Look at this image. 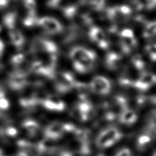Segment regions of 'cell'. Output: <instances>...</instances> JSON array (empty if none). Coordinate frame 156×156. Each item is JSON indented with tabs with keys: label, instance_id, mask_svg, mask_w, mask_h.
<instances>
[{
	"label": "cell",
	"instance_id": "cell-1",
	"mask_svg": "<svg viewBox=\"0 0 156 156\" xmlns=\"http://www.w3.org/2000/svg\"><path fill=\"white\" fill-rule=\"evenodd\" d=\"M69 56L73 61L75 69L81 73L91 70L96 60V54L83 47L74 48L70 51Z\"/></svg>",
	"mask_w": 156,
	"mask_h": 156
},
{
	"label": "cell",
	"instance_id": "cell-2",
	"mask_svg": "<svg viewBox=\"0 0 156 156\" xmlns=\"http://www.w3.org/2000/svg\"><path fill=\"white\" fill-rule=\"evenodd\" d=\"M123 134L116 127H108L102 130L96 137V144L101 149L111 147L122 139Z\"/></svg>",
	"mask_w": 156,
	"mask_h": 156
},
{
	"label": "cell",
	"instance_id": "cell-3",
	"mask_svg": "<svg viewBox=\"0 0 156 156\" xmlns=\"http://www.w3.org/2000/svg\"><path fill=\"white\" fill-rule=\"evenodd\" d=\"M28 71L23 68H17L9 74L8 79V86L14 91H20L26 88L28 85V80L27 76Z\"/></svg>",
	"mask_w": 156,
	"mask_h": 156
},
{
	"label": "cell",
	"instance_id": "cell-4",
	"mask_svg": "<svg viewBox=\"0 0 156 156\" xmlns=\"http://www.w3.org/2000/svg\"><path fill=\"white\" fill-rule=\"evenodd\" d=\"M37 26L44 29L45 33L49 34H56L63 31V26L56 20L50 17H43L39 18Z\"/></svg>",
	"mask_w": 156,
	"mask_h": 156
},
{
	"label": "cell",
	"instance_id": "cell-5",
	"mask_svg": "<svg viewBox=\"0 0 156 156\" xmlns=\"http://www.w3.org/2000/svg\"><path fill=\"white\" fill-rule=\"evenodd\" d=\"M111 83L107 78L97 76L91 80L90 83V89L96 94L101 95H107L111 91Z\"/></svg>",
	"mask_w": 156,
	"mask_h": 156
},
{
	"label": "cell",
	"instance_id": "cell-6",
	"mask_svg": "<svg viewBox=\"0 0 156 156\" xmlns=\"http://www.w3.org/2000/svg\"><path fill=\"white\" fill-rule=\"evenodd\" d=\"M66 133L65 124L60 122H54L47 126L44 131L45 138L56 140Z\"/></svg>",
	"mask_w": 156,
	"mask_h": 156
},
{
	"label": "cell",
	"instance_id": "cell-7",
	"mask_svg": "<svg viewBox=\"0 0 156 156\" xmlns=\"http://www.w3.org/2000/svg\"><path fill=\"white\" fill-rule=\"evenodd\" d=\"M108 16L113 21H121L126 20L130 15L131 10L127 6H120L113 8L108 10Z\"/></svg>",
	"mask_w": 156,
	"mask_h": 156
},
{
	"label": "cell",
	"instance_id": "cell-8",
	"mask_svg": "<svg viewBox=\"0 0 156 156\" xmlns=\"http://www.w3.org/2000/svg\"><path fill=\"white\" fill-rule=\"evenodd\" d=\"M118 120L120 123L124 125H131L138 120V115L133 110L129 109V107H127L120 112L118 115Z\"/></svg>",
	"mask_w": 156,
	"mask_h": 156
},
{
	"label": "cell",
	"instance_id": "cell-9",
	"mask_svg": "<svg viewBox=\"0 0 156 156\" xmlns=\"http://www.w3.org/2000/svg\"><path fill=\"white\" fill-rule=\"evenodd\" d=\"M90 37L93 41L97 43L101 48H105L107 47V43L105 34L101 28L98 27H93L92 28H91L90 31Z\"/></svg>",
	"mask_w": 156,
	"mask_h": 156
},
{
	"label": "cell",
	"instance_id": "cell-10",
	"mask_svg": "<svg viewBox=\"0 0 156 156\" xmlns=\"http://www.w3.org/2000/svg\"><path fill=\"white\" fill-rule=\"evenodd\" d=\"M156 82V76L151 74H144L135 83V87L141 90H146Z\"/></svg>",
	"mask_w": 156,
	"mask_h": 156
},
{
	"label": "cell",
	"instance_id": "cell-11",
	"mask_svg": "<svg viewBox=\"0 0 156 156\" xmlns=\"http://www.w3.org/2000/svg\"><path fill=\"white\" fill-rule=\"evenodd\" d=\"M121 38L122 39L123 48H125L126 52H128L131 48L136 45L135 37L131 30L126 29L121 33Z\"/></svg>",
	"mask_w": 156,
	"mask_h": 156
},
{
	"label": "cell",
	"instance_id": "cell-12",
	"mask_svg": "<svg viewBox=\"0 0 156 156\" xmlns=\"http://www.w3.org/2000/svg\"><path fill=\"white\" fill-rule=\"evenodd\" d=\"M9 37L11 43L15 45V48L19 50L23 48L25 44V38L18 29L15 28L9 30Z\"/></svg>",
	"mask_w": 156,
	"mask_h": 156
},
{
	"label": "cell",
	"instance_id": "cell-13",
	"mask_svg": "<svg viewBox=\"0 0 156 156\" xmlns=\"http://www.w3.org/2000/svg\"><path fill=\"white\" fill-rule=\"evenodd\" d=\"M22 127L25 129L28 135L31 137L36 136L41 130V126L35 120H26L22 123Z\"/></svg>",
	"mask_w": 156,
	"mask_h": 156
},
{
	"label": "cell",
	"instance_id": "cell-14",
	"mask_svg": "<svg viewBox=\"0 0 156 156\" xmlns=\"http://www.w3.org/2000/svg\"><path fill=\"white\" fill-rule=\"evenodd\" d=\"M16 22H17V15L15 12L7 13L3 17L4 25L9 29V30L16 28Z\"/></svg>",
	"mask_w": 156,
	"mask_h": 156
},
{
	"label": "cell",
	"instance_id": "cell-15",
	"mask_svg": "<svg viewBox=\"0 0 156 156\" xmlns=\"http://www.w3.org/2000/svg\"><path fill=\"white\" fill-rule=\"evenodd\" d=\"M153 138L147 133L142 134L137 140V148L140 151H144L151 144Z\"/></svg>",
	"mask_w": 156,
	"mask_h": 156
},
{
	"label": "cell",
	"instance_id": "cell-16",
	"mask_svg": "<svg viewBox=\"0 0 156 156\" xmlns=\"http://www.w3.org/2000/svg\"><path fill=\"white\" fill-rule=\"evenodd\" d=\"M38 20L39 17L37 16L36 12H28V15L23 20V24L28 28H31L37 26Z\"/></svg>",
	"mask_w": 156,
	"mask_h": 156
},
{
	"label": "cell",
	"instance_id": "cell-17",
	"mask_svg": "<svg viewBox=\"0 0 156 156\" xmlns=\"http://www.w3.org/2000/svg\"><path fill=\"white\" fill-rule=\"evenodd\" d=\"M83 2L91 9L97 10L102 9L105 5V0H83Z\"/></svg>",
	"mask_w": 156,
	"mask_h": 156
},
{
	"label": "cell",
	"instance_id": "cell-18",
	"mask_svg": "<svg viewBox=\"0 0 156 156\" xmlns=\"http://www.w3.org/2000/svg\"><path fill=\"white\" fill-rule=\"evenodd\" d=\"M156 36V21L149 23L144 30V37L147 38Z\"/></svg>",
	"mask_w": 156,
	"mask_h": 156
},
{
	"label": "cell",
	"instance_id": "cell-19",
	"mask_svg": "<svg viewBox=\"0 0 156 156\" xmlns=\"http://www.w3.org/2000/svg\"><path fill=\"white\" fill-rule=\"evenodd\" d=\"M24 60H25V55L23 54L19 53L17 54L12 56L11 58V60H10V63L11 65L15 67L16 68H19L21 64L23 63Z\"/></svg>",
	"mask_w": 156,
	"mask_h": 156
},
{
	"label": "cell",
	"instance_id": "cell-20",
	"mask_svg": "<svg viewBox=\"0 0 156 156\" xmlns=\"http://www.w3.org/2000/svg\"><path fill=\"white\" fill-rule=\"evenodd\" d=\"M23 5L28 12H36L37 2L35 0H23Z\"/></svg>",
	"mask_w": 156,
	"mask_h": 156
},
{
	"label": "cell",
	"instance_id": "cell-21",
	"mask_svg": "<svg viewBox=\"0 0 156 156\" xmlns=\"http://www.w3.org/2000/svg\"><path fill=\"white\" fill-rule=\"evenodd\" d=\"M10 107V103L6 95L0 96V111H6Z\"/></svg>",
	"mask_w": 156,
	"mask_h": 156
},
{
	"label": "cell",
	"instance_id": "cell-22",
	"mask_svg": "<svg viewBox=\"0 0 156 156\" xmlns=\"http://www.w3.org/2000/svg\"><path fill=\"white\" fill-rule=\"evenodd\" d=\"M3 133L7 136L13 138V137H15L17 135L18 131L17 129L14 127H7L6 128L4 129Z\"/></svg>",
	"mask_w": 156,
	"mask_h": 156
},
{
	"label": "cell",
	"instance_id": "cell-23",
	"mask_svg": "<svg viewBox=\"0 0 156 156\" xmlns=\"http://www.w3.org/2000/svg\"><path fill=\"white\" fill-rule=\"evenodd\" d=\"M140 4L148 9H152L156 7V0H141Z\"/></svg>",
	"mask_w": 156,
	"mask_h": 156
},
{
	"label": "cell",
	"instance_id": "cell-24",
	"mask_svg": "<svg viewBox=\"0 0 156 156\" xmlns=\"http://www.w3.org/2000/svg\"><path fill=\"white\" fill-rule=\"evenodd\" d=\"M114 156H131V152L127 148H123L118 151Z\"/></svg>",
	"mask_w": 156,
	"mask_h": 156
},
{
	"label": "cell",
	"instance_id": "cell-25",
	"mask_svg": "<svg viewBox=\"0 0 156 156\" xmlns=\"http://www.w3.org/2000/svg\"><path fill=\"white\" fill-rule=\"evenodd\" d=\"M9 4V0H0V9L6 8Z\"/></svg>",
	"mask_w": 156,
	"mask_h": 156
},
{
	"label": "cell",
	"instance_id": "cell-26",
	"mask_svg": "<svg viewBox=\"0 0 156 156\" xmlns=\"http://www.w3.org/2000/svg\"><path fill=\"white\" fill-rule=\"evenodd\" d=\"M4 48H5V45H4V42L2 41V40L0 39V58H1L2 55H3Z\"/></svg>",
	"mask_w": 156,
	"mask_h": 156
},
{
	"label": "cell",
	"instance_id": "cell-27",
	"mask_svg": "<svg viewBox=\"0 0 156 156\" xmlns=\"http://www.w3.org/2000/svg\"><path fill=\"white\" fill-rule=\"evenodd\" d=\"M15 156H29L28 154H27V153L26 152H23V151H21L20 153H18L17 155Z\"/></svg>",
	"mask_w": 156,
	"mask_h": 156
},
{
	"label": "cell",
	"instance_id": "cell-28",
	"mask_svg": "<svg viewBox=\"0 0 156 156\" xmlns=\"http://www.w3.org/2000/svg\"><path fill=\"white\" fill-rule=\"evenodd\" d=\"M0 156H5L4 154H3V153H2V151L0 149Z\"/></svg>",
	"mask_w": 156,
	"mask_h": 156
},
{
	"label": "cell",
	"instance_id": "cell-29",
	"mask_svg": "<svg viewBox=\"0 0 156 156\" xmlns=\"http://www.w3.org/2000/svg\"><path fill=\"white\" fill-rule=\"evenodd\" d=\"M1 30H2V26H0V32H1Z\"/></svg>",
	"mask_w": 156,
	"mask_h": 156
},
{
	"label": "cell",
	"instance_id": "cell-30",
	"mask_svg": "<svg viewBox=\"0 0 156 156\" xmlns=\"http://www.w3.org/2000/svg\"><path fill=\"white\" fill-rule=\"evenodd\" d=\"M0 69H1V65H0Z\"/></svg>",
	"mask_w": 156,
	"mask_h": 156
}]
</instances>
